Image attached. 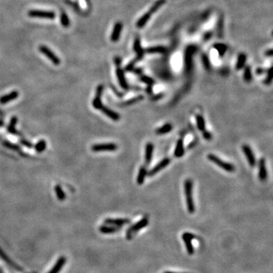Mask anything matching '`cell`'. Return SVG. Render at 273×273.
<instances>
[{
    "label": "cell",
    "mask_w": 273,
    "mask_h": 273,
    "mask_svg": "<svg viewBox=\"0 0 273 273\" xmlns=\"http://www.w3.org/2000/svg\"><path fill=\"white\" fill-rule=\"evenodd\" d=\"M171 160L169 158H165L162 160H161L158 164L155 165L153 168L150 169L149 172H147V175L149 177H152L153 175H155L156 174H157L158 172H160L162 169L165 168V167H167L170 164Z\"/></svg>",
    "instance_id": "ba28073f"
},
{
    "label": "cell",
    "mask_w": 273,
    "mask_h": 273,
    "mask_svg": "<svg viewBox=\"0 0 273 273\" xmlns=\"http://www.w3.org/2000/svg\"><path fill=\"white\" fill-rule=\"evenodd\" d=\"M39 50L42 54H43L46 58H48L54 65H58L60 64L61 61H60L59 58L49 48L47 47V46H43V45L40 46Z\"/></svg>",
    "instance_id": "8992f818"
},
{
    "label": "cell",
    "mask_w": 273,
    "mask_h": 273,
    "mask_svg": "<svg viewBox=\"0 0 273 273\" xmlns=\"http://www.w3.org/2000/svg\"><path fill=\"white\" fill-rule=\"evenodd\" d=\"M147 91L149 94H151L152 93V86H148V87L147 88Z\"/></svg>",
    "instance_id": "f907efd6"
},
{
    "label": "cell",
    "mask_w": 273,
    "mask_h": 273,
    "mask_svg": "<svg viewBox=\"0 0 273 273\" xmlns=\"http://www.w3.org/2000/svg\"><path fill=\"white\" fill-rule=\"evenodd\" d=\"M46 143L44 140H40V141L36 143V145L35 146V149H36V152H38V153H41V152H43V150L46 149Z\"/></svg>",
    "instance_id": "e575fe53"
},
{
    "label": "cell",
    "mask_w": 273,
    "mask_h": 273,
    "mask_svg": "<svg viewBox=\"0 0 273 273\" xmlns=\"http://www.w3.org/2000/svg\"><path fill=\"white\" fill-rule=\"evenodd\" d=\"M246 61H247V56H246L245 53H240L238 57H237V63H236V70L240 71V70L242 69L244 65H245Z\"/></svg>",
    "instance_id": "d4e9b609"
},
{
    "label": "cell",
    "mask_w": 273,
    "mask_h": 273,
    "mask_svg": "<svg viewBox=\"0 0 273 273\" xmlns=\"http://www.w3.org/2000/svg\"><path fill=\"white\" fill-rule=\"evenodd\" d=\"M195 51V48L194 46H189L186 50L185 53V64L187 71H190L192 68V56Z\"/></svg>",
    "instance_id": "9a60e30c"
},
{
    "label": "cell",
    "mask_w": 273,
    "mask_h": 273,
    "mask_svg": "<svg viewBox=\"0 0 273 273\" xmlns=\"http://www.w3.org/2000/svg\"><path fill=\"white\" fill-rule=\"evenodd\" d=\"M201 58H202V61H203V64L204 68H205L206 70H209L210 69V62H209V57L207 56V54L203 53L201 56Z\"/></svg>",
    "instance_id": "d590c367"
},
{
    "label": "cell",
    "mask_w": 273,
    "mask_h": 273,
    "mask_svg": "<svg viewBox=\"0 0 273 273\" xmlns=\"http://www.w3.org/2000/svg\"><path fill=\"white\" fill-rule=\"evenodd\" d=\"M166 51V48L162 46H153V47H149L147 49V53H164Z\"/></svg>",
    "instance_id": "83f0119b"
},
{
    "label": "cell",
    "mask_w": 273,
    "mask_h": 273,
    "mask_svg": "<svg viewBox=\"0 0 273 273\" xmlns=\"http://www.w3.org/2000/svg\"><path fill=\"white\" fill-rule=\"evenodd\" d=\"M0 257H1L3 260H5V262H7V263L9 264L10 266H12L13 267H16L15 265H14V263H13V262H11L7 257H6V255H5V254H3V252L1 250H0Z\"/></svg>",
    "instance_id": "ab89813d"
},
{
    "label": "cell",
    "mask_w": 273,
    "mask_h": 273,
    "mask_svg": "<svg viewBox=\"0 0 273 273\" xmlns=\"http://www.w3.org/2000/svg\"><path fill=\"white\" fill-rule=\"evenodd\" d=\"M21 143H22L23 144H24V146H26V147H32V144H31V143H29V142H28V141H26V140H21Z\"/></svg>",
    "instance_id": "c3c4849f"
},
{
    "label": "cell",
    "mask_w": 273,
    "mask_h": 273,
    "mask_svg": "<svg viewBox=\"0 0 273 273\" xmlns=\"http://www.w3.org/2000/svg\"><path fill=\"white\" fill-rule=\"evenodd\" d=\"M28 15L31 18H44V19L53 20L56 18V15L53 11H46V10H40V9H32L28 11Z\"/></svg>",
    "instance_id": "5b68a950"
},
{
    "label": "cell",
    "mask_w": 273,
    "mask_h": 273,
    "mask_svg": "<svg viewBox=\"0 0 273 273\" xmlns=\"http://www.w3.org/2000/svg\"><path fill=\"white\" fill-rule=\"evenodd\" d=\"M147 175V166H141L139 169L138 175L137 177V183L138 185H142L144 182L146 176Z\"/></svg>",
    "instance_id": "603a6c76"
},
{
    "label": "cell",
    "mask_w": 273,
    "mask_h": 273,
    "mask_svg": "<svg viewBox=\"0 0 273 273\" xmlns=\"http://www.w3.org/2000/svg\"><path fill=\"white\" fill-rule=\"evenodd\" d=\"M65 262H66V259H65V257H60L59 259L57 260L56 263L55 264L54 266H53V269H52L48 273H58L62 269Z\"/></svg>",
    "instance_id": "7402d4cb"
},
{
    "label": "cell",
    "mask_w": 273,
    "mask_h": 273,
    "mask_svg": "<svg viewBox=\"0 0 273 273\" xmlns=\"http://www.w3.org/2000/svg\"><path fill=\"white\" fill-rule=\"evenodd\" d=\"M116 75L117 78H118V83H119L120 87L122 89H124L125 90H128V84L127 83V80L125 79V74H124V71L122 69L121 66H117L116 68Z\"/></svg>",
    "instance_id": "4fadbf2b"
},
{
    "label": "cell",
    "mask_w": 273,
    "mask_h": 273,
    "mask_svg": "<svg viewBox=\"0 0 273 273\" xmlns=\"http://www.w3.org/2000/svg\"><path fill=\"white\" fill-rule=\"evenodd\" d=\"M17 123V118L16 117H13L11 119V122H10L9 125H8V130L11 134H18V132L16 131L15 126Z\"/></svg>",
    "instance_id": "d6a6232c"
},
{
    "label": "cell",
    "mask_w": 273,
    "mask_h": 273,
    "mask_svg": "<svg viewBox=\"0 0 273 273\" xmlns=\"http://www.w3.org/2000/svg\"><path fill=\"white\" fill-rule=\"evenodd\" d=\"M149 223V219L147 217H144L141 219V220L138 221L136 222L134 225H131L130 228L128 229L126 232V238L127 240H130V239L133 237V236L135 234L137 233L140 230H141L143 228L147 227Z\"/></svg>",
    "instance_id": "277c9868"
},
{
    "label": "cell",
    "mask_w": 273,
    "mask_h": 273,
    "mask_svg": "<svg viewBox=\"0 0 273 273\" xmlns=\"http://www.w3.org/2000/svg\"><path fill=\"white\" fill-rule=\"evenodd\" d=\"M266 56H272V49H269V50L266 52Z\"/></svg>",
    "instance_id": "681fc988"
},
{
    "label": "cell",
    "mask_w": 273,
    "mask_h": 273,
    "mask_svg": "<svg viewBox=\"0 0 273 273\" xmlns=\"http://www.w3.org/2000/svg\"><path fill=\"white\" fill-rule=\"evenodd\" d=\"M143 98H144V97H143V95H140V96H137L136 97H133V98L130 99V100H128V101L125 102L123 105H130L132 104H134V103H137V102L143 100Z\"/></svg>",
    "instance_id": "836d02e7"
},
{
    "label": "cell",
    "mask_w": 273,
    "mask_h": 273,
    "mask_svg": "<svg viewBox=\"0 0 273 273\" xmlns=\"http://www.w3.org/2000/svg\"><path fill=\"white\" fill-rule=\"evenodd\" d=\"M185 194L186 199L187 208L190 213L193 214L195 212V204H194L192 190H193V182L190 179H186L185 181Z\"/></svg>",
    "instance_id": "6da1fadb"
},
{
    "label": "cell",
    "mask_w": 273,
    "mask_h": 273,
    "mask_svg": "<svg viewBox=\"0 0 273 273\" xmlns=\"http://www.w3.org/2000/svg\"><path fill=\"white\" fill-rule=\"evenodd\" d=\"M153 150H154V145L152 143H148L146 145L145 147V163L147 165H150L153 156Z\"/></svg>",
    "instance_id": "d6986e66"
},
{
    "label": "cell",
    "mask_w": 273,
    "mask_h": 273,
    "mask_svg": "<svg viewBox=\"0 0 273 273\" xmlns=\"http://www.w3.org/2000/svg\"><path fill=\"white\" fill-rule=\"evenodd\" d=\"M242 150L247 158L249 165L251 167H255V165H257V160H256V157L253 153L250 147L247 144H244L242 146Z\"/></svg>",
    "instance_id": "9c48e42d"
},
{
    "label": "cell",
    "mask_w": 273,
    "mask_h": 273,
    "mask_svg": "<svg viewBox=\"0 0 273 273\" xmlns=\"http://www.w3.org/2000/svg\"><path fill=\"white\" fill-rule=\"evenodd\" d=\"M244 79L246 82L249 83L252 80V73H251V68L250 66L247 65L244 68Z\"/></svg>",
    "instance_id": "4dcf8cb0"
},
{
    "label": "cell",
    "mask_w": 273,
    "mask_h": 273,
    "mask_svg": "<svg viewBox=\"0 0 273 273\" xmlns=\"http://www.w3.org/2000/svg\"><path fill=\"white\" fill-rule=\"evenodd\" d=\"M122 28H123V24L122 22H116L114 25V28L113 30V32L111 34V40L113 42H117L120 38L121 33H122Z\"/></svg>",
    "instance_id": "2e32d148"
},
{
    "label": "cell",
    "mask_w": 273,
    "mask_h": 273,
    "mask_svg": "<svg viewBox=\"0 0 273 273\" xmlns=\"http://www.w3.org/2000/svg\"><path fill=\"white\" fill-rule=\"evenodd\" d=\"M121 228L122 227H119V226L103 225L100 228V232L103 234H113L118 232Z\"/></svg>",
    "instance_id": "cb8c5ba5"
},
{
    "label": "cell",
    "mask_w": 273,
    "mask_h": 273,
    "mask_svg": "<svg viewBox=\"0 0 273 273\" xmlns=\"http://www.w3.org/2000/svg\"><path fill=\"white\" fill-rule=\"evenodd\" d=\"M212 32H207L203 35V40H205V41L206 40H209L211 38V36H212Z\"/></svg>",
    "instance_id": "7bdbcfd3"
},
{
    "label": "cell",
    "mask_w": 273,
    "mask_h": 273,
    "mask_svg": "<svg viewBox=\"0 0 273 273\" xmlns=\"http://www.w3.org/2000/svg\"><path fill=\"white\" fill-rule=\"evenodd\" d=\"M185 155V148H184V141L182 139H179L176 143L174 156L176 158H181Z\"/></svg>",
    "instance_id": "44dd1931"
},
{
    "label": "cell",
    "mask_w": 273,
    "mask_h": 273,
    "mask_svg": "<svg viewBox=\"0 0 273 273\" xmlns=\"http://www.w3.org/2000/svg\"><path fill=\"white\" fill-rule=\"evenodd\" d=\"M118 149V146L114 143H96L92 146L91 150L95 153L102 151H115Z\"/></svg>",
    "instance_id": "52a82bcc"
},
{
    "label": "cell",
    "mask_w": 273,
    "mask_h": 273,
    "mask_svg": "<svg viewBox=\"0 0 273 273\" xmlns=\"http://www.w3.org/2000/svg\"><path fill=\"white\" fill-rule=\"evenodd\" d=\"M164 273H175V272H165Z\"/></svg>",
    "instance_id": "816d5d0a"
},
{
    "label": "cell",
    "mask_w": 273,
    "mask_h": 273,
    "mask_svg": "<svg viewBox=\"0 0 273 273\" xmlns=\"http://www.w3.org/2000/svg\"><path fill=\"white\" fill-rule=\"evenodd\" d=\"M55 190H56V196L58 197V199L60 201H63L65 199V194L64 191L62 189V187L60 185H56L55 187Z\"/></svg>",
    "instance_id": "1f68e13d"
},
{
    "label": "cell",
    "mask_w": 273,
    "mask_h": 273,
    "mask_svg": "<svg viewBox=\"0 0 273 273\" xmlns=\"http://www.w3.org/2000/svg\"><path fill=\"white\" fill-rule=\"evenodd\" d=\"M165 3V0H158V1L156 2L153 4V6L149 9V11L147 13H145L140 19L137 21V27L138 28H142L145 26L146 24L148 22V21L150 20V17L153 15L154 13L157 11V10L160 8L162 5H164Z\"/></svg>",
    "instance_id": "7a4b0ae2"
},
{
    "label": "cell",
    "mask_w": 273,
    "mask_h": 273,
    "mask_svg": "<svg viewBox=\"0 0 273 273\" xmlns=\"http://www.w3.org/2000/svg\"><path fill=\"white\" fill-rule=\"evenodd\" d=\"M172 129H173V127H172V124L167 123L165 124V125H162V126L160 127V128H157L156 130V134L158 135H163L167 133H169L170 131H172Z\"/></svg>",
    "instance_id": "484cf974"
},
{
    "label": "cell",
    "mask_w": 273,
    "mask_h": 273,
    "mask_svg": "<svg viewBox=\"0 0 273 273\" xmlns=\"http://www.w3.org/2000/svg\"><path fill=\"white\" fill-rule=\"evenodd\" d=\"M272 80V68H269L267 71V75H266V78L265 80H264V83L266 85H269L271 84Z\"/></svg>",
    "instance_id": "8d00e7d4"
},
{
    "label": "cell",
    "mask_w": 273,
    "mask_h": 273,
    "mask_svg": "<svg viewBox=\"0 0 273 273\" xmlns=\"http://www.w3.org/2000/svg\"><path fill=\"white\" fill-rule=\"evenodd\" d=\"M256 72H257V75H262V74L265 73L266 70L263 69V68H257V70H256Z\"/></svg>",
    "instance_id": "ee69618b"
},
{
    "label": "cell",
    "mask_w": 273,
    "mask_h": 273,
    "mask_svg": "<svg viewBox=\"0 0 273 273\" xmlns=\"http://www.w3.org/2000/svg\"><path fill=\"white\" fill-rule=\"evenodd\" d=\"M203 136L204 139L207 140H210L212 137V134H211L209 131H208V130H206V129L203 131Z\"/></svg>",
    "instance_id": "b9f144b4"
},
{
    "label": "cell",
    "mask_w": 273,
    "mask_h": 273,
    "mask_svg": "<svg viewBox=\"0 0 273 273\" xmlns=\"http://www.w3.org/2000/svg\"><path fill=\"white\" fill-rule=\"evenodd\" d=\"M86 1H87V2H88V0H86Z\"/></svg>",
    "instance_id": "f5cc1de1"
},
{
    "label": "cell",
    "mask_w": 273,
    "mask_h": 273,
    "mask_svg": "<svg viewBox=\"0 0 273 273\" xmlns=\"http://www.w3.org/2000/svg\"><path fill=\"white\" fill-rule=\"evenodd\" d=\"M100 111L103 113H104L107 117H109V118H111L113 121H118L120 119V115L118 113H117L116 112H114L112 109H110L108 107L105 106V105H102L100 108Z\"/></svg>",
    "instance_id": "e0dca14e"
},
{
    "label": "cell",
    "mask_w": 273,
    "mask_h": 273,
    "mask_svg": "<svg viewBox=\"0 0 273 273\" xmlns=\"http://www.w3.org/2000/svg\"><path fill=\"white\" fill-rule=\"evenodd\" d=\"M207 159L210 161V162H213L218 166L220 167L221 168H222L223 170H225V172H234L235 171V167L232 165L230 162H227L221 160L219 157H218L217 156L214 155V154H209L207 156Z\"/></svg>",
    "instance_id": "3957f363"
},
{
    "label": "cell",
    "mask_w": 273,
    "mask_h": 273,
    "mask_svg": "<svg viewBox=\"0 0 273 273\" xmlns=\"http://www.w3.org/2000/svg\"><path fill=\"white\" fill-rule=\"evenodd\" d=\"M258 167H259V179L262 181H266L267 178V170L266 168V160L264 158H261L258 162Z\"/></svg>",
    "instance_id": "5bb4252c"
},
{
    "label": "cell",
    "mask_w": 273,
    "mask_h": 273,
    "mask_svg": "<svg viewBox=\"0 0 273 273\" xmlns=\"http://www.w3.org/2000/svg\"><path fill=\"white\" fill-rule=\"evenodd\" d=\"M218 33H219V37L222 38V30H223V19L222 18L219 19V21H218Z\"/></svg>",
    "instance_id": "f35d334b"
},
{
    "label": "cell",
    "mask_w": 273,
    "mask_h": 273,
    "mask_svg": "<svg viewBox=\"0 0 273 273\" xmlns=\"http://www.w3.org/2000/svg\"><path fill=\"white\" fill-rule=\"evenodd\" d=\"M130 222V220L128 219H106L104 221V223L105 225H110L114 226H122L126 225Z\"/></svg>",
    "instance_id": "ac0fdd59"
},
{
    "label": "cell",
    "mask_w": 273,
    "mask_h": 273,
    "mask_svg": "<svg viewBox=\"0 0 273 273\" xmlns=\"http://www.w3.org/2000/svg\"><path fill=\"white\" fill-rule=\"evenodd\" d=\"M103 89H104V87H103V85L102 84L99 85V86L96 87V96H95L94 100H93V106L94 107L95 109H100V107L103 105L101 102V96L102 94H103Z\"/></svg>",
    "instance_id": "7c38bea8"
},
{
    "label": "cell",
    "mask_w": 273,
    "mask_h": 273,
    "mask_svg": "<svg viewBox=\"0 0 273 273\" xmlns=\"http://www.w3.org/2000/svg\"><path fill=\"white\" fill-rule=\"evenodd\" d=\"M182 238H183L184 241H185V247L187 249V252L188 253V254L190 255H193L194 254V249L193 245H192L191 241L193 239L195 238V236L193 234L188 233V232H185L182 235Z\"/></svg>",
    "instance_id": "30bf717a"
},
{
    "label": "cell",
    "mask_w": 273,
    "mask_h": 273,
    "mask_svg": "<svg viewBox=\"0 0 273 273\" xmlns=\"http://www.w3.org/2000/svg\"><path fill=\"white\" fill-rule=\"evenodd\" d=\"M162 96H163V93H159V94L154 96L153 98H152V100H153V101H156V100H160V99L162 98Z\"/></svg>",
    "instance_id": "f6af8a7d"
},
{
    "label": "cell",
    "mask_w": 273,
    "mask_h": 273,
    "mask_svg": "<svg viewBox=\"0 0 273 273\" xmlns=\"http://www.w3.org/2000/svg\"><path fill=\"white\" fill-rule=\"evenodd\" d=\"M134 51L137 53V57L134 59V61L137 62L140 61L143 58L145 53L144 50H143V49L141 46L140 39L139 37H137L134 40Z\"/></svg>",
    "instance_id": "8fae6325"
},
{
    "label": "cell",
    "mask_w": 273,
    "mask_h": 273,
    "mask_svg": "<svg viewBox=\"0 0 273 273\" xmlns=\"http://www.w3.org/2000/svg\"><path fill=\"white\" fill-rule=\"evenodd\" d=\"M18 96H19V93L17 90H14V91L11 92L8 94L0 97V103L1 104H6L8 102L15 100V99L18 98Z\"/></svg>",
    "instance_id": "ffe728a7"
},
{
    "label": "cell",
    "mask_w": 273,
    "mask_h": 273,
    "mask_svg": "<svg viewBox=\"0 0 273 273\" xmlns=\"http://www.w3.org/2000/svg\"><path fill=\"white\" fill-rule=\"evenodd\" d=\"M134 72L135 74H137V75H141L142 74V69L141 68H134Z\"/></svg>",
    "instance_id": "7dc6e473"
},
{
    "label": "cell",
    "mask_w": 273,
    "mask_h": 273,
    "mask_svg": "<svg viewBox=\"0 0 273 273\" xmlns=\"http://www.w3.org/2000/svg\"><path fill=\"white\" fill-rule=\"evenodd\" d=\"M136 62L134 61V60H133V61H131L130 62V63H129V64H128L126 65V67H125V71H132L134 70V66H135V65H136Z\"/></svg>",
    "instance_id": "60d3db41"
},
{
    "label": "cell",
    "mask_w": 273,
    "mask_h": 273,
    "mask_svg": "<svg viewBox=\"0 0 273 273\" xmlns=\"http://www.w3.org/2000/svg\"><path fill=\"white\" fill-rule=\"evenodd\" d=\"M114 60H115V64L116 65V66H119V65H121L122 60H121L119 57H115V58H114Z\"/></svg>",
    "instance_id": "bcb514c9"
},
{
    "label": "cell",
    "mask_w": 273,
    "mask_h": 273,
    "mask_svg": "<svg viewBox=\"0 0 273 273\" xmlns=\"http://www.w3.org/2000/svg\"><path fill=\"white\" fill-rule=\"evenodd\" d=\"M213 47L214 49H215L217 50L220 57L224 56V55L225 54L228 49L227 46H226L225 44H224V43H215V44L213 45Z\"/></svg>",
    "instance_id": "4316f807"
},
{
    "label": "cell",
    "mask_w": 273,
    "mask_h": 273,
    "mask_svg": "<svg viewBox=\"0 0 273 273\" xmlns=\"http://www.w3.org/2000/svg\"><path fill=\"white\" fill-rule=\"evenodd\" d=\"M60 21L61 24L64 28H68L70 26V20L68 18V16L64 11H62L60 15Z\"/></svg>",
    "instance_id": "f546056e"
},
{
    "label": "cell",
    "mask_w": 273,
    "mask_h": 273,
    "mask_svg": "<svg viewBox=\"0 0 273 273\" xmlns=\"http://www.w3.org/2000/svg\"><path fill=\"white\" fill-rule=\"evenodd\" d=\"M140 81L143 82L145 83L146 84H147L148 86H153V84L154 83V80L153 78H150V77H147V76H141L140 78Z\"/></svg>",
    "instance_id": "74e56055"
},
{
    "label": "cell",
    "mask_w": 273,
    "mask_h": 273,
    "mask_svg": "<svg viewBox=\"0 0 273 273\" xmlns=\"http://www.w3.org/2000/svg\"><path fill=\"white\" fill-rule=\"evenodd\" d=\"M196 120H197V126L198 130L200 131H203L206 129L205 120H204L203 117L201 115H197L196 117Z\"/></svg>",
    "instance_id": "f1b7e54d"
}]
</instances>
